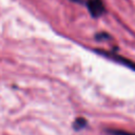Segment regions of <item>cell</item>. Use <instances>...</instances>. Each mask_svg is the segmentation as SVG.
Listing matches in <instances>:
<instances>
[{"instance_id": "6da1fadb", "label": "cell", "mask_w": 135, "mask_h": 135, "mask_svg": "<svg viewBox=\"0 0 135 135\" xmlns=\"http://www.w3.org/2000/svg\"><path fill=\"white\" fill-rule=\"evenodd\" d=\"M85 4L92 17H100L105 12V6L102 0H88Z\"/></svg>"}, {"instance_id": "7a4b0ae2", "label": "cell", "mask_w": 135, "mask_h": 135, "mask_svg": "<svg viewBox=\"0 0 135 135\" xmlns=\"http://www.w3.org/2000/svg\"><path fill=\"white\" fill-rule=\"evenodd\" d=\"M98 53H99V54H102L103 56H107L108 58H110V59H112V60H115V61H117V62H119V63H121V64H123V65H126V66H128V68H131V69L135 70V63H134L133 61H131V60L124 58V57H121V56H119V55H117V54L104 52V51H98Z\"/></svg>"}, {"instance_id": "3957f363", "label": "cell", "mask_w": 135, "mask_h": 135, "mask_svg": "<svg viewBox=\"0 0 135 135\" xmlns=\"http://www.w3.org/2000/svg\"><path fill=\"white\" fill-rule=\"evenodd\" d=\"M86 126V120L82 117H79L77 119H75L74 123H73V128L76 130V131H79L81 129H83L84 127Z\"/></svg>"}, {"instance_id": "277c9868", "label": "cell", "mask_w": 135, "mask_h": 135, "mask_svg": "<svg viewBox=\"0 0 135 135\" xmlns=\"http://www.w3.org/2000/svg\"><path fill=\"white\" fill-rule=\"evenodd\" d=\"M107 133H109L110 135H135V133H132V132H129V131H124V130H117V129L107 130Z\"/></svg>"}, {"instance_id": "5b68a950", "label": "cell", "mask_w": 135, "mask_h": 135, "mask_svg": "<svg viewBox=\"0 0 135 135\" xmlns=\"http://www.w3.org/2000/svg\"><path fill=\"white\" fill-rule=\"evenodd\" d=\"M73 1H80V0H73Z\"/></svg>"}]
</instances>
